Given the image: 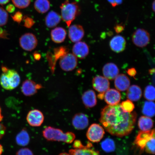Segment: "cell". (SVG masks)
Segmentation results:
<instances>
[{
    "label": "cell",
    "mask_w": 155,
    "mask_h": 155,
    "mask_svg": "<svg viewBox=\"0 0 155 155\" xmlns=\"http://www.w3.org/2000/svg\"><path fill=\"white\" fill-rule=\"evenodd\" d=\"M137 119L135 112H126L121 104L106 106L101 112L100 121L110 134L122 137L130 134Z\"/></svg>",
    "instance_id": "1"
},
{
    "label": "cell",
    "mask_w": 155,
    "mask_h": 155,
    "mask_svg": "<svg viewBox=\"0 0 155 155\" xmlns=\"http://www.w3.org/2000/svg\"><path fill=\"white\" fill-rule=\"evenodd\" d=\"M42 135L48 141H57L71 144L75 140V135L71 132L64 133L61 129L53 127H46L42 131Z\"/></svg>",
    "instance_id": "2"
},
{
    "label": "cell",
    "mask_w": 155,
    "mask_h": 155,
    "mask_svg": "<svg viewBox=\"0 0 155 155\" xmlns=\"http://www.w3.org/2000/svg\"><path fill=\"white\" fill-rule=\"evenodd\" d=\"M2 70L3 73L0 77V84L4 89L12 90L19 86L20 77L16 71L5 66L2 67Z\"/></svg>",
    "instance_id": "3"
},
{
    "label": "cell",
    "mask_w": 155,
    "mask_h": 155,
    "mask_svg": "<svg viewBox=\"0 0 155 155\" xmlns=\"http://www.w3.org/2000/svg\"><path fill=\"white\" fill-rule=\"evenodd\" d=\"M60 8L61 18L67 24L68 27H69L79 14V5L76 2H70L68 1H66L62 4Z\"/></svg>",
    "instance_id": "4"
},
{
    "label": "cell",
    "mask_w": 155,
    "mask_h": 155,
    "mask_svg": "<svg viewBox=\"0 0 155 155\" xmlns=\"http://www.w3.org/2000/svg\"><path fill=\"white\" fill-rule=\"evenodd\" d=\"M133 42L137 47H145L150 41V35L146 30L138 29L133 33L132 36Z\"/></svg>",
    "instance_id": "5"
},
{
    "label": "cell",
    "mask_w": 155,
    "mask_h": 155,
    "mask_svg": "<svg viewBox=\"0 0 155 155\" xmlns=\"http://www.w3.org/2000/svg\"><path fill=\"white\" fill-rule=\"evenodd\" d=\"M19 43L23 49L27 51H31L36 47L38 41L34 34L28 33L21 37Z\"/></svg>",
    "instance_id": "6"
},
{
    "label": "cell",
    "mask_w": 155,
    "mask_h": 155,
    "mask_svg": "<svg viewBox=\"0 0 155 155\" xmlns=\"http://www.w3.org/2000/svg\"><path fill=\"white\" fill-rule=\"evenodd\" d=\"M105 134L104 129L101 126L97 124H92L89 127L86 134L87 138L92 142H99Z\"/></svg>",
    "instance_id": "7"
},
{
    "label": "cell",
    "mask_w": 155,
    "mask_h": 155,
    "mask_svg": "<svg viewBox=\"0 0 155 155\" xmlns=\"http://www.w3.org/2000/svg\"><path fill=\"white\" fill-rule=\"evenodd\" d=\"M155 136V130L148 131H139L136 137L134 144L136 145L140 152H142L144 150L147 141Z\"/></svg>",
    "instance_id": "8"
},
{
    "label": "cell",
    "mask_w": 155,
    "mask_h": 155,
    "mask_svg": "<svg viewBox=\"0 0 155 155\" xmlns=\"http://www.w3.org/2000/svg\"><path fill=\"white\" fill-rule=\"evenodd\" d=\"M77 64L76 57L71 53L63 55L59 62L61 69L66 71H73L77 67Z\"/></svg>",
    "instance_id": "9"
},
{
    "label": "cell",
    "mask_w": 155,
    "mask_h": 155,
    "mask_svg": "<svg viewBox=\"0 0 155 155\" xmlns=\"http://www.w3.org/2000/svg\"><path fill=\"white\" fill-rule=\"evenodd\" d=\"M26 120L29 124L31 127H39L43 123L44 116L43 113L40 110L34 109L28 112Z\"/></svg>",
    "instance_id": "10"
},
{
    "label": "cell",
    "mask_w": 155,
    "mask_h": 155,
    "mask_svg": "<svg viewBox=\"0 0 155 155\" xmlns=\"http://www.w3.org/2000/svg\"><path fill=\"white\" fill-rule=\"evenodd\" d=\"M93 88L100 94H104L109 89L110 83L105 77L97 75L93 79Z\"/></svg>",
    "instance_id": "11"
},
{
    "label": "cell",
    "mask_w": 155,
    "mask_h": 155,
    "mask_svg": "<svg viewBox=\"0 0 155 155\" xmlns=\"http://www.w3.org/2000/svg\"><path fill=\"white\" fill-rule=\"evenodd\" d=\"M41 85L36 84L33 81L27 79L23 83L21 91L26 96H31L36 94L38 90L42 88Z\"/></svg>",
    "instance_id": "12"
},
{
    "label": "cell",
    "mask_w": 155,
    "mask_h": 155,
    "mask_svg": "<svg viewBox=\"0 0 155 155\" xmlns=\"http://www.w3.org/2000/svg\"><path fill=\"white\" fill-rule=\"evenodd\" d=\"M69 37L71 41L77 42L82 39L84 35V31L80 25H74L69 26Z\"/></svg>",
    "instance_id": "13"
},
{
    "label": "cell",
    "mask_w": 155,
    "mask_h": 155,
    "mask_svg": "<svg viewBox=\"0 0 155 155\" xmlns=\"http://www.w3.org/2000/svg\"><path fill=\"white\" fill-rule=\"evenodd\" d=\"M73 127L78 130H82L86 128L89 124V120L84 114H77L73 116L72 120Z\"/></svg>",
    "instance_id": "14"
},
{
    "label": "cell",
    "mask_w": 155,
    "mask_h": 155,
    "mask_svg": "<svg viewBox=\"0 0 155 155\" xmlns=\"http://www.w3.org/2000/svg\"><path fill=\"white\" fill-rule=\"evenodd\" d=\"M72 51L74 55L81 59H84L89 53V48L84 42L79 41L74 45Z\"/></svg>",
    "instance_id": "15"
},
{
    "label": "cell",
    "mask_w": 155,
    "mask_h": 155,
    "mask_svg": "<svg viewBox=\"0 0 155 155\" xmlns=\"http://www.w3.org/2000/svg\"><path fill=\"white\" fill-rule=\"evenodd\" d=\"M104 98L108 105H114L119 104L121 99V95L119 91L109 89L104 93Z\"/></svg>",
    "instance_id": "16"
},
{
    "label": "cell",
    "mask_w": 155,
    "mask_h": 155,
    "mask_svg": "<svg viewBox=\"0 0 155 155\" xmlns=\"http://www.w3.org/2000/svg\"><path fill=\"white\" fill-rule=\"evenodd\" d=\"M126 44V40L123 37L117 35L114 37L110 41V46L112 51L119 53L124 50Z\"/></svg>",
    "instance_id": "17"
},
{
    "label": "cell",
    "mask_w": 155,
    "mask_h": 155,
    "mask_svg": "<svg viewBox=\"0 0 155 155\" xmlns=\"http://www.w3.org/2000/svg\"><path fill=\"white\" fill-rule=\"evenodd\" d=\"M102 72L104 77L108 80H113L119 75V70L115 64L108 63L104 66Z\"/></svg>",
    "instance_id": "18"
},
{
    "label": "cell",
    "mask_w": 155,
    "mask_h": 155,
    "mask_svg": "<svg viewBox=\"0 0 155 155\" xmlns=\"http://www.w3.org/2000/svg\"><path fill=\"white\" fill-rule=\"evenodd\" d=\"M130 82L129 78L125 74L118 75L115 78V86L117 90L124 91L130 86Z\"/></svg>",
    "instance_id": "19"
},
{
    "label": "cell",
    "mask_w": 155,
    "mask_h": 155,
    "mask_svg": "<svg viewBox=\"0 0 155 155\" xmlns=\"http://www.w3.org/2000/svg\"><path fill=\"white\" fill-rule=\"evenodd\" d=\"M82 99L83 104L87 107L91 108L96 105V96L94 91H86L83 94Z\"/></svg>",
    "instance_id": "20"
},
{
    "label": "cell",
    "mask_w": 155,
    "mask_h": 155,
    "mask_svg": "<svg viewBox=\"0 0 155 155\" xmlns=\"http://www.w3.org/2000/svg\"><path fill=\"white\" fill-rule=\"evenodd\" d=\"M92 146L91 143H88L82 148L71 149L69 150V154L70 155H100L98 151L90 148Z\"/></svg>",
    "instance_id": "21"
},
{
    "label": "cell",
    "mask_w": 155,
    "mask_h": 155,
    "mask_svg": "<svg viewBox=\"0 0 155 155\" xmlns=\"http://www.w3.org/2000/svg\"><path fill=\"white\" fill-rule=\"evenodd\" d=\"M127 94L129 100L131 101H137L140 100L142 96V90L140 87L136 85H133L128 88Z\"/></svg>",
    "instance_id": "22"
},
{
    "label": "cell",
    "mask_w": 155,
    "mask_h": 155,
    "mask_svg": "<svg viewBox=\"0 0 155 155\" xmlns=\"http://www.w3.org/2000/svg\"><path fill=\"white\" fill-rule=\"evenodd\" d=\"M67 32L64 28L58 27L51 31V36L52 40L56 43H61L64 41Z\"/></svg>",
    "instance_id": "23"
},
{
    "label": "cell",
    "mask_w": 155,
    "mask_h": 155,
    "mask_svg": "<svg viewBox=\"0 0 155 155\" xmlns=\"http://www.w3.org/2000/svg\"><path fill=\"white\" fill-rule=\"evenodd\" d=\"M61 20V15L55 11H51L46 17L45 24L48 28H53L57 26Z\"/></svg>",
    "instance_id": "24"
},
{
    "label": "cell",
    "mask_w": 155,
    "mask_h": 155,
    "mask_svg": "<svg viewBox=\"0 0 155 155\" xmlns=\"http://www.w3.org/2000/svg\"><path fill=\"white\" fill-rule=\"evenodd\" d=\"M138 126L141 131L150 130L153 126V121L150 117L142 116L139 119Z\"/></svg>",
    "instance_id": "25"
},
{
    "label": "cell",
    "mask_w": 155,
    "mask_h": 155,
    "mask_svg": "<svg viewBox=\"0 0 155 155\" xmlns=\"http://www.w3.org/2000/svg\"><path fill=\"white\" fill-rule=\"evenodd\" d=\"M15 141L19 146L25 147L28 144L30 141V137L26 129H23L17 134L15 137Z\"/></svg>",
    "instance_id": "26"
},
{
    "label": "cell",
    "mask_w": 155,
    "mask_h": 155,
    "mask_svg": "<svg viewBox=\"0 0 155 155\" xmlns=\"http://www.w3.org/2000/svg\"><path fill=\"white\" fill-rule=\"evenodd\" d=\"M50 3L48 0H36L34 3V7L38 12L44 13L50 8Z\"/></svg>",
    "instance_id": "27"
},
{
    "label": "cell",
    "mask_w": 155,
    "mask_h": 155,
    "mask_svg": "<svg viewBox=\"0 0 155 155\" xmlns=\"http://www.w3.org/2000/svg\"><path fill=\"white\" fill-rule=\"evenodd\" d=\"M155 105L153 101L145 102L143 106L142 112L143 114L147 117H152L155 115Z\"/></svg>",
    "instance_id": "28"
},
{
    "label": "cell",
    "mask_w": 155,
    "mask_h": 155,
    "mask_svg": "<svg viewBox=\"0 0 155 155\" xmlns=\"http://www.w3.org/2000/svg\"><path fill=\"white\" fill-rule=\"evenodd\" d=\"M101 148L104 152L110 153L114 152L115 150V142L112 139L107 138L101 143Z\"/></svg>",
    "instance_id": "29"
},
{
    "label": "cell",
    "mask_w": 155,
    "mask_h": 155,
    "mask_svg": "<svg viewBox=\"0 0 155 155\" xmlns=\"http://www.w3.org/2000/svg\"><path fill=\"white\" fill-rule=\"evenodd\" d=\"M144 97L149 101H154L155 98V89L152 85H149L146 87L144 90Z\"/></svg>",
    "instance_id": "30"
},
{
    "label": "cell",
    "mask_w": 155,
    "mask_h": 155,
    "mask_svg": "<svg viewBox=\"0 0 155 155\" xmlns=\"http://www.w3.org/2000/svg\"><path fill=\"white\" fill-rule=\"evenodd\" d=\"M155 136L153 137L146 143L144 150L148 153L155 154Z\"/></svg>",
    "instance_id": "31"
},
{
    "label": "cell",
    "mask_w": 155,
    "mask_h": 155,
    "mask_svg": "<svg viewBox=\"0 0 155 155\" xmlns=\"http://www.w3.org/2000/svg\"><path fill=\"white\" fill-rule=\"evenodd\" d=\"M121 104L123 110L126 112H131L135 108L132 101L129 100L122 102Z\"/></svg>",
    "instance_id": "32"
},
{
    "label": "cell",
    "mask_w": 155,
    "mask_h": 155,
    "mask_svg": "<svg viewBox=\"0 0 155 155\" xmlns=\"http://www.w3.org/2000/svg\"><path fill=\"white\" fill-rule=\"evenodd\" d=\"M8 18V15L6 11L3 8L0 7V26L6 24Z\"/></svg>",
    "instance_id": "33"
},
{
    "label": "cell",
    "mask_w": 155,
    "mask_h": 155,
    "mask_svg": "<svg viewBox=\"0 0 155 155\" xmlns=\"http://www.w3.org/2000/svg\"><path fill=\"white\" fill-rule=\"evenodd\" d=\"M15 7L20 9L26 8L31 3V0H12Z\"/></svg>",
    "instance_id": "34"
},
{
    "label": "cell",
    "mask_w": 155,
    "mask_h": 155,
    "mask_svg": "<svg viewBox=\"0 0 155 155\" xmlns=\"http://www.w3.org/2000/svg\"><path fill=\"white\" fill-rule=\"evenodd\" d=\"M24 22V26L28 28H30L35 24L34 19L30 17L25 16L23 17Z\"/></svg>",
    "instance_id": "35"
},
{
    "label": "cell",
    "mask_w": 155,
    "mask_h": 155,
    "mask_svg": "<svg viewBox=\"0 0 155 155\" xmlns=\"http://www.w3.org/2000/svg\"><path fill=\"white\" fill-rule=\"evenodd\" d=\"M11 17L13 21L18 24H20L23 19L22 13L19 11L17 12L14 15H11Z\"/></svg>",
    "instance_id": "36"
},
{
    "label": "cell",
    "mask_w": 155,
    "mask_h": 155,
    "mask_svg": "<svg viewBox=\"0 0 155 155\" xmlns=\"http://www.w3.org/2000/svg\"><path fill=\"white\" fill-rule=\"evenodd\" d=\"M15 155H34V154L30 149L28 148H22L17 151Z\"/></svg>",
    "instance_id": "37"
},
{
    "label": "cell",
    "mask_w": 155,
    "mask_h": 155,
    "mask_svg": "<svg viewBox=\"0 0 155 155\" xmlns=\"http://www.w3.org/2000/svg\"><path fill=\"white\" fill-rule=\"evenodd\" d=\"M84 146L80 140H77L74 141L73 147L74 149L81 148Z\"/></svg>",
    "instance_id": "38"
},
{
    "label": "cell",
    "mask_w": 155,
    "mask_h": 155,
    "mask_svg": "<svg viewBox=\"0 0 155 155\" xmlns=\"http://www.w3.org/2000/svg\"><path fill=\"white\" fill-rule=\"evenodd\" d=\"M6 127L3 124L0 123V139L3 138L5 134Z\"/></svg>",
    "instance_id": "39"
},
{
    "label": "cell",
    "mask_w": 155,
    "mask_h": 155,
    "mask_svg": "<svg viewBox=\"0 0 155 155\" xmlns=\"http://www.w3.org/2000/svg\"><path fill=\"white\" fill-rule=\"evenodd\" d=\"M107 1L114 7L121 5L123 2V0H107Z\"/></svg>",
    "instance_id": "40"
},
{
    "label": "cell",
    "mask_w": 155,
    "mask_h": 155,
    "mask_svg": "<svg viewBox=\"0 0 155 155\" xmlns=\"http://www.w3.org/2000/svg\"><path fill=\"white\" fill-rule=\"evenodd\" d=\"M127 73L131 77H134L137 74V71L134 68H132L127 70Z\"/></svg>",
    "instance_id": "41"
},
{
    "label": "cell",
    "mask_w": 155,
    "mask_h": 155,
    "mask_svg": "<svg viewBox=\"0 0 155 155\" xmlns=\"http://www.w3.org/2000/svg\"><path fill=\"white\" fill-rule=\"evenodd\" d=\"M6 9L7 12L10 13L14 12L15 10V8L14 5H12L9 4L7 6Z\"/></svg>",
    "instance_id": "42"
},
{
    "label": "cell",
    "mask_w": 155,
    "mask_h": 155,
    "mask_svg": "<svg viewBox=\"0 0 155 155\" xmlns=\"http://www.w3.org/2000/svg\"><path fill=\"white\" fill-rule=\"evenodd\" d=\"M124 26L121 25H117L115 27V30L117 33H120L124 30Z\"/></svg>",
    "instance_id": "43"
},
{
    "label": "cell",
    "mask_w": 155,
    "mask_h": 155,
    "mask_svg": "<svg viewBox=\"0 0 155 155\" xmlns=\"http://www.w3.org/2000/svg\"><path fill=\"white\" fill-rule=\"evenodd\" d=\"M8 34L6 31L0 28V38H6Z\"/></svg>",
    "instance_id": "44"
},
{
    "label": "cell",
    "mask_w": 155,
    "mask_h": 155,
    "mask_svg": "<svg viewBox=\"0 0 155 155\" xmlns=\"http://www.w3.org/2000/svg\"><path fill=\"white\" fill-rule=\"evenodd\" d=\"M10 0H0V5H5L8 3Z\"/></svg>",
    "instance_id": "45"
},
{
    "label": "cell",
    "mask_w": 155,
    "mask_h": 155,
    "mask_svg": "<svg viewBox=\"0 0 155 155\" xmlns=\"http://www.w3.org/2000/svg\"><path fill=\"white\" fill-rule=\"evenodd\" d=\"M34 56L35 59L37 60H38L40 59V54H38V53H34Z\"/></svg>",
    "instance_id": "46"
},
{
    "label": "cell",
    "mask_w": 155,
    "mask_h": 155,
    "mask_svg": "<svg viewBox=\"0 0 155 155\" xmlns=\"http://www.w3.org/2000/svg\"><path fill=\"white\" fill-rule=\"evenodd\" d=\"M3 116L2 115V110L1 108V107H0V122H1L3 119Z\"/></svg>",
    "instance_id": "47"
},
{
    "label": "cell",
    "mask_w": 155,
    "mask_h": 155,
    "mask_svg": "<svg viewBox=\"0 0 155 155\" xmlns=\"http://www.w3.org/2000/svg\"><path fill=\"white\" fill-rule=\"evenodd\" d=\"M3 146L0 144V155H1L3 152Z\"/></svg>",
    "instance_id": "48"
},
{
    "label": "cell",
    "mask_w": 155,
    "mask_h": 155,
    "mask_svg": "<svg viewBox=\"0 0 155 155\" xmlns=\"http://www.w3.org/2000/svg\"><path fill=\"white\" fill-rule=\"evenodd\" d=\"M155 1H154L153 2L152 4V9L153 10V11H155Z\"/></svg>",
    "instance_id": "49"
},
{
    "label": "cell",
    "mask_w": 155,
    "mask_h": 155,
    "mask_svg": "<svg viewBox=\"0 0 155 155\" xmlns=\"http://www.w3.org/2000/svg\"><path fill=\"white\" fill-rule=\"evenodd\" d=\"M59 155H70L69 154L67 153H60Z\"/></svg>",
    "instance_id": "50"
}]
</instances>
